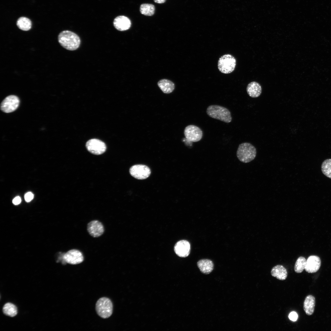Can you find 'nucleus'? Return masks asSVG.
Instances as JSON below:
<instances>
[{
  "instance_id": "f257e3e1",
  "label": "nucleus",
  "mask_w": 331,
  "mask_h": 331,
  "mask_svg": "<svg viewBox=\"0 0 331 331\" xmlns=\"http://www.w3.org/2000/svg\"><path fill=\"white\" fill-rule=\"evenodd\" d=\"M58 40L63 48L70 51L77 49L80 44V38L78 36L68 30L63 31L60 33Z\"/></svg>"
},
{
  "instance_id": "f03ea898",
  "label": "nucleus",
  "mask_w": 331,
  "mask_h": 331,
  "mask_svg": "<svg viewBox=\"0 0 331 331\" xmlns=\"http://www.w3.org/2000/svg\"><path fill=\"white\" fill-rule=\"evenodd\" d=\"M207 115L210 117L226 123L232 121L230 111L226 108L217 105L209 106L206 110Z\"/></svg>"
},
{
  "instance_id": "7ed1b4c3",
  "label": "nucleus",
  "mask_w": 331,
  "mask_h": 331,
  "mask_svg": "<svg viewBox=\"0 0 331 331\" xmlns=\"http://www.w3.org/2000/svg\"><path fill=\"white\" fill-rule=\"evenodd\" d=\"M256 154V149L253 145L249 143H244L239 145L236 155L240 161L247 163L255 158Z\"/></svg>"
},
{
  "instance_id": "20e7f679",
  "label": "nucleus",
  "mask_w": 331,
  "mask_h": 331,
  "mask_svg": "<svg viewBox=\"0 0 331 331\" xmlns=\"http://www.w3.org/2000/svg\"><path fill=\"white\" fill-rule=\"evenodd\" d=\"M95 309L97 314L100 317L103 318H107L112 314L113 304L109 298L103 297L97 301Z\"/></svg>"
},
{
  "instance_id": "39448f33",
  "label": "nucleus",
  "mask_w": 331,
  "mask_h": 331,
  "mask_svg": "<svg viewBox=\"0 0 331 331\" xmlns=\"http://www.w3.org/2000/svg\"><path fill=\"white\" fill-rule=\"evenodd\" d=\"M235 58L232 55L226 54L221 56L218 61V67L221 73L227 74L234 70L236 65Z\"/></svg>"
},
{
  "instance_id": "423d86ee",
  "label": "nucleus",
  "mask_w": 331,
  "mask_h": 331,
  "mask_svg": "<svg viewBox=\"0 0 331 331\" xmlns=\"http://www.w3.org/2000/svg\"><path fill=\"white\" fill-rule=\"evenodd\" d=\"M184 134L186 140L190 142H196L200 141L203 136V132L198 126L190 125L186 126L184 130Z\"/></svg>"
},
{
  "instance_id": "0eeeda50",
  "label": "nucleus",
  "mask_w": 331,
  "mask_h": 331,
  "mask_svg": "<svg viewBox=\"0 0 331 331\" xmlns=\"http://www.w3.org/2000/svg\"><path fill=\"white\" fill-rule=\"evenodd\" d=\"M19 103L20 100L17 96L9 95L6 97L2 102L1 109L5 113L11 112L18 108Z\"/></svg>"
},
{
  "instance_id": "6e6552de",
  "label": "nucleus",
  "mask_w": 331,
  "mask_h": 331,
  "mask_svg": "<svg viewBox=\"0 0 331 331\" xmlns=\"http://www.w3.org/2000/svg\"><path fill=\"white\" fill-rule=\"evenodd\" d=\"M86 147L88 151L96 155L103 154L105 152L106 149V145L104 142L95 139L88 140L86 143Z\"/></svg>"
},
{
  "instance_id": "1a4fd4ad",
  "label": "nucleus",
  "mask_w": 331,
  "mask_h": 331,
  "mask_svg": "<svg viewBox=\"0 0 331 331\" xmlns=\"http://www.w3.org/2000/svg\"><path fill=\"white\" fill-rule=\"evenodd\" d=\"M131 175L135 178L140 180L146 179L150 175L151 171L147 166L143 165H136L130 169Z\"/></svg>"
},
{
  "instance_id": "9d476101",
  "label": "nucleus",
  "mask_w": 331,
  "mask_h": 331,
  "mask_svg": "<svg viewBox=\"0 0 331 331\" xmlns=\"http://www.w3.org/2000/svg\"><path fill=\"white\" fill-rule=\"evenodd\" d=\"M64 262L72 264H77L81 263L84 260L82 253L79 250L76 249L70 250L63 256Z\"/></svg>"
},
{
  "instance_id": "9b49d317",
  "label": "nucleus",
  "mask_w": 331,
  "mask_h": 331,
  "mask_svg": "<svg viewBox=\"0 0 331 331\" xmlns=\"http://www.w3.org/2000/svg\"><path fill=\"white\" fill-rule=\"evenodd\" d=\"M190 245L186 240H181L177 242L174 246V251L178 256L185 257L188 256L190 252Z\"/></svg>"
},
{
  "instance_id": "f8f14e48",
  "label": "nucleus",
  "mask_w": 331,
  "mask_h": 331,
  "mask_svg": "<svg viewBox=\"0 0 331 331\" xmlns=\"http://www.w3.org/2000/svg\"><path fill=\"white\" fill-rule=\"evenodd\" d=\"M87 230L89 234L94 238L100 236L104 231L103 225L97 220L90 222L87 224Z\"/></svg>"
},
{
  "instance_id": "ddd939ff",
  "label": "nucleus",
  "mask_w": 331,
  "mask_h": 331,
  "mask_svg": "<svg viewBox=\"0 0 331 331\" xmlns=\"http://www.w3.org/2000/svg\"><path fill=\"white\" fill-rule=\"evenodd\" d=\"M321 265V261L320 257L317 256L311 255L306 260L304 269L308 273H314L318 270Z\"/></svg>"
},
{
  "instance_id": "4468645a",
  "label": "nucleus",
  "mask_w": 331,
  "mask_h": 331,
  "mask_svg": "<svg viewBox=\"0 0 331 331\" xmlns=\"http://www.w3.org/2000/svg\"><path fill=\"white\" fill-rule=\"evenodd\" d=\"M115 28L120 31H124L129 29L131 26L130 20L124 16H119L115 18L113 22Z\"/></svg>"
},
{
  "instance_id": "2eb2a0df",
  "label": "nucleus",
  "mask_w": 331,
  "mask_h": 331,
  "mask_svg": "<svg viewBox=\"0 0 331 331\" xmlns=\"http://www.w3.org/2000/svg\"><path fill=\"white\" fill-rule=\"evenodd\" d=\"M246 91L249 95L252 98L259 97L262 92V88L261 85L256 82L249 83L246 88Z\"/></svg>"
},
{
  "instance_id": "dca6fc26",
  "label": "nucleus",
  "mask_w": 331,
  "mask_h": 331,
  "mask_svg": "<svg viewBox=\"0 0 331 331\" xmlns=\"http://www.w3.org/2000/svg\"><path fill=\"white\" fill-rule=\"evenodd\" d=\"M315 305V298L314 296L309 295L306 297L303 303V310L307 315L310 316L313 314Z\"/></svg>"
},
{
  "instance_id": "f3484780",
  "label": "nucleus",
  "mask_w": 331,
  "mask_h": 331,
  "mask_svg": "<svg viewBox=\"0 0 331 331\" xmlns=\"http://www.w3.org/2000/svg\"><path fill=\"white\" fill-rule=\"evenodd\" d=\"M271 275L278 279L283 280L287 276L286 269L283 265H278L274 267L271 271Z\"/></svg>"
},
{
  "instance_id": "a211bd4d",
  "label": "nucleus",
  "mask_w": 331,
  "mask_h": 331,
  "mask_svg": "<svg viewBox=\"0 0 331 331\" xmlns=\"http://www.w3.org/2000/svg\"><path fill=\"white\" fill-rule=\"evenodd\" d=\"M197 265L201 272L204 274H209L213 269V262L209 259L200 260L197 262Z\"/></svg>"
},
{
  "instance_id": "6ab92c4d",
  "label": "nucleus",
  "mask_w": 331,
  "mask_h": 331,
  "mask_svg": "<svg viewBox=\"0 0 331 331\" xmlns=\"http://www.w3.org/2000/svg\"><path fill=\"white\" fill-rule=\"evenodd\" d=\"M158 85L163 93L166 94L172 93L175 88L174 83L167 79L160 80L158 82Z\"/></svg>"
},
{
  "instance_id": "aec40b11",
  "label": "nucleus",
  "mask_w": 331,
  "mask_h": 331,
  "mask_svg": "<svg viewBox=\"0 0 331 331\" xmlns=\"http://www.w3.org/2000/svg\"><path fill=\"white\" fill-rule=\"evenodd\" d=\"M17 25L21 30L27 31L31 28L32 23L30 20L28 18L22 17L17 19Z\"/></svg>"
},
{
  "instance_id": "412c9836",
  "label": "nucleus",
  "mask_w": 331,
  "mask_h": 331,
  "mask_svg": "<svg viewBox=\"0 0 331 331\" xmlns=\"http://www.w3.org/2000/svg\"><path fill=\"white\" fill-rule=\"evenodd\" d=\"M3 311L5 315L11 317L15 316L17 313V307L11 303H6L4 305Z\"/></svg>"
},
{
  "instance_id": "4be33fe9",
  "label": "nucleus",
  "mask_w": 331,
  "mask_h": 331,
  "mask_svg": "<svg viewBox=\"0 0 331 331\" xmlns=\"http://www.w3.org/2000/svg\"><path fill=\"white\" fill-rule=\"evenodd\" d=\"M140 11L144 15L151 16L154 13L155 7L154 5L151 4H143L140 6Z\"/></svg>"
},
{
  "instance_id": "5701e85b",
  "label": "nucleus",
  "mask_w": 331,
  "mask_h": 331,
  "mask_svg": "<svg viewBox=\"0 0 331 331\" xmlns=\"http://www.w3.org/2000/svg\"><path fill=\"white\" fill-rule=\"evenodd\" d=\"M306 263V260L303 257H300L297 260L294 266V271L297 273H300L305 269Z\"/></svg>"
},
{
  "instance_id": "b1692460",
  "label": "nucleus",
  "mask_w": 331,
  "mask_h": 331,
  "mask_svg": "<svg viewBox=\"0 0 331 331\" xmlns=\"http://www.w3.org/2000/svg\"><path fill=\"white\" fill-rule=\"evenodd\" d=\"M321 170L324 175L331 179V159H327L322 162Z\"/></svg>"
},
{
  "instance_id": "393cba45",
  "label": "nucleus",
  "mask_w": 331,
  "mask_h": 331,
  "mask_svg": "<svg viewBox=\"0 0 331 331\" xmlns=\"http://www.w3.org/2000/svg\"><path fill=\"white\" fill-rule=\"evenodd\" d=\"M34 197L33 194L31 192H28L25 195L24 198L26 201L29 202L31 201Z\"/></svg>"
},
{
  "instance_id": "a878e982",
  "label": "nucleus",
  "mask_w": 331,
  "mask_h": 331,
  "mask_svg": "<svg viewBox=\"0 0 331 331\" xmlns=\"http://www.w3.org/2000/svg\"><path fill=\"white\" fill-rule=\"evenodd\" d=\"M288 317L291 320L295 321L297 320L298 315L296 312L293 311L290 313Z\"/></svg>"
},
{
  "instance_id": "bb28decb",
  "label": "nucleus",
  "mask_w": 331,
  "mask_h": 331,
  "mask_svg": "<svg viewBox=\"0 0 331 331\" xmlns=\"http://www.w3.org/2000/svg\"><path fill=\"white\" fill-rule=\"evenodd\" d=\"M21 202V198L19 196H17L15 197L12 201L13 204L15 205H17L20 204Z\"/></svg>"
},
{
  "instance_id": "cd10ccee",
  "label": "nucleus",
  "mask_w": 331,
  "mask_h": 331,
  "mask_svg": "<svg viewBox=\"0 0 331 331\" xmlns=\"http://www.w3.org/2000/svg\"><path fill=\"white\" fill-rule=\"evenodd\" d=\"M166 0H154V2L158 3H162L165 2Z\"/></svg>"
}]
</instances>
